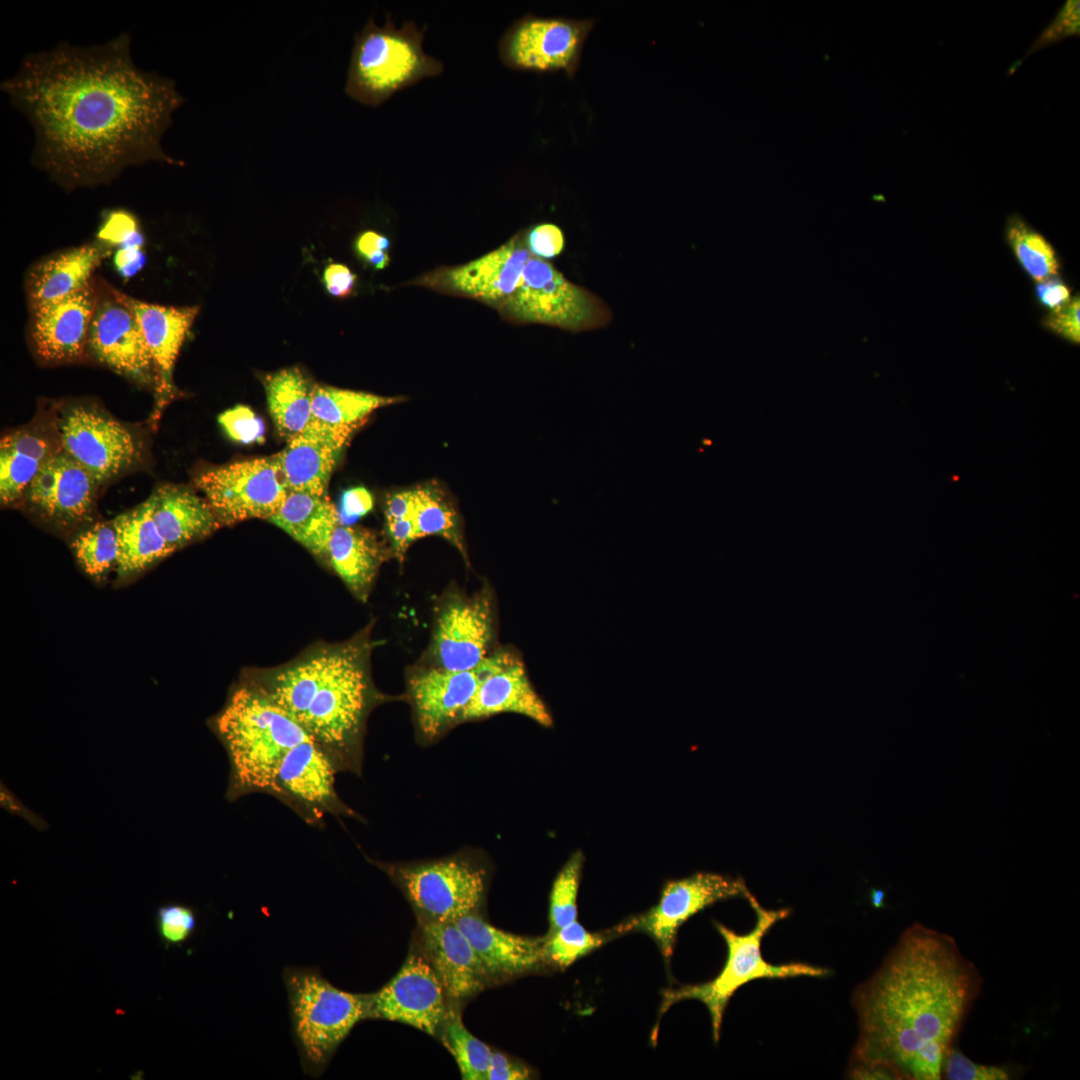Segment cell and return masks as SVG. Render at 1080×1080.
Returning <instances> with one entry per match:
<instances>
[{
    "label": "cell",
    "instance_id": "6da1fadb",
    "mask_svg": "<svg viewBox=\"0 0 1080 1080\" xmlns=\"http://www.w3.org/2000/svg\"><path fill=\"white\" fill-rule=\"evenodd\" d=\"M1 89L34 129L33 163L67 190L150 161L183 165L161 142L184 98L173 80L134 63L128 34L28 54Z\"/></svg>",
    "mask_w": 1080,
    "mask_h": 1080
},
{
    "label": "cell",
    "instance_id": "7a4b0ae2",
    "mask_svg": "<svg viewBox=\"0 0 1080 1080\" xmlns=\"http://www.w3.org/2000/svg\"><path fill=\"white\" fill-rule=\"evenodd\" d=\"M982 982L952 936L912 924L853 993L858 1037L851 1067L879 1079H942Z\"/></svg>",
    "mask_w": 1080,
    "mask_h": 1080
},
{
    "label": "cell",
    "instance_id": "3957f363",
    "mask_svg": "<svg viewBox=\"0 0 1080 1080\" xmlns=\"http://www.w3.org/2000/svg\"><path fill=\"white\" fill-rule=\"evenodd\" d=\"M366 629L342 644L310 651L292 664L249 681L293 718L339 772L360 775L371 711L395 699L375 687Z\"/></svg>",
    "mask_w": 1080,
    "mask_h": 1080
},
{
    "label": "cell",
    "instance_id": "277c9868",
    "mask_svg": "<svg viewBox=\"0 0 1080 1080\" xmlns=\"http://www.w3.org/2000/svg\"><path fill=\"white\" fill-rule=\"evenodd\" d=\"M213 728L230 766L226 797L267 794L278 768L298 743L311 739L282 708L249 682L237 687Z\"/></svg>",
    "mask_w": 1080,
    "mask_h": 1080
},
{
    "label": "cell",
    "instance_id": "5b68a950",
    "mask_svg": "<svg viewBox=\"0 0 1080 1080\" xmlns=\"http://www.w3.org/2000/svg\"><path fill=\"white\" fill-rule=\"evenodd\" d=\"M424 29L414 21L396 27L390 15L383 26L369 18L354 37L345 93L378 106L395 92L443 71V63L425 53Z\"/></svg>",
    "mask_w": 1080,
    "mask_h": 1080
},
{
    "label": "cell",
    "instance_id": "8992f818",
    "mask_svg": "<svg viewBox=\"0 0 1080 1080\" xmlns=\"http://www.w3.org/2000/svg\"><path fill=\"white\" fill-rule=\"evenodd\" d=\"M284 982L303 1069L318 1076L353 1027L369 1019L370 994L340 990L305 968H287Z\"/></svg>",
    "mask_w": 1080,
    "mask_h": 1080
},
{
    "label": "cell",
    "instance_id": "52a82bcc",
    "mask_svg": "<svg viewBox=\"0 0 1080 1080\" xmlns=\"http://www.w3.org/2000/svg\"><path fill=\"white\" fill-rule=\"evenodd\" d=\"M748 901L755 912L756 922L747 934H737L723 924L715 922V927L727 947L726 961L719 974L702 984L666 991L662 1003L661 1011L663 1012L670 1005L684 999L702 1002L710 1014L715 1042L720 1037L725 1008L733 994L743 985L758 979L821 977L828 973L827 969L801 962L776 965L766 961L761 949L762 940L778 921L788 916L789 910L766 909L753 895Z\"/></svg>",
    "mask_w": 1080,
    "mask_h": 1080
},
{
    "label": "cell",
    "instance_id": "ba28073f",
    "mask_svg": "<svg viewBox=\"0 0 1080 1080\" xmlns=\"http://www.w3.org/2000/svg\"><path fill=\"white\" fill-rule=\"evenodd\" d=\"M498 312L514 324H543L576 333L605 327L612 320V311L600 297L533 255Z\"/></svg>",
    "mask_w": 1080,
    "mask_h": 1080
},
{
    "label": "cell",
    "instance_id": "9c48e42d",
    "mask_svg": "<svg viewBox=\"0 0 1080 1080\" xmlns=\"http://www.w3.org/2000/svg\"><path fill=\"white\" fill-rule=\"evenodd\" d=\"M372 863L387 873L424 919L453 922L476 911L485 896L488 871L465 854L414 863Z\"/></svg>",
    "mask_w": 1080,
    "mask_h": 1080
},
{
    "label": "cell",
    "instance_id": "30bf717a",
    "mask_svg": "<svg viewBox=\"0 0 1080 1080\" xmlns=\"http://www.w3.org/2000/svg\"><path fill=\"white\" fill-rule=\"evenodd\" d=\"M494 608L487 585L470 595L456 588L447 591L438 601L420 664L451 671L477 667L497 648Z\"/></svg>",
    "mask_w": 1080,
    "mask_h": 1080
},
{
    "label": "cell",
    "instance_id": "8fae6325",
    "mask_svg": "<svg viewBox=\"0 0 1080 1080\" xmlns=\"http://www.w3.org/2000/svg\"><path fill=\"white\" fill-rule=\"evenodd\" d=\"M516 652L496 648L477 667L451 671L418 664L406 678V698L411 705L417 738L425 744L437 741L460 724L461 716L480 683Z\"/></svg>",
    "mask_w": 1080,
    "mask_h": 1080
},
{
    "label": "cell",
    "instance_id": "7c38bea8",
    "mask_svg": "<svg viewBox=\"0 0 1080 1080\" xmlns=\"http://www.w3.org/2000/svg\"><path fill=\"white\" fill-rule=\"evenodd\" d=\"M221 525L269 519L290 492L277 455L234 462L195 479Z\"/></svg>",
    "mask_w": 1080,
    "mask_h": 1080
},
{
    "label": "cell",
    "instance_id": "4fadbf2b",
    "mask_svg": "<svg viewBox=\"0 0 1080 1080\" xmlns=\"http://www.w3.org/2000/svg\"><path fill=\"white\" fill-rule=\"evenodd\" d=\"M594 19L539 17L525 14L515 20L499 41V57L518 70L564 71L572 77L580 64L584 43Z\"/></svg>",
    "mask_w": 1080,
    "mask_h": 1080
},
{
    "label": "cell",
    "instance_id": "5bb4252c",
    "mask_svg": "<svg viewBox=\"0 0 1080 1080\" xmlns=\"http://www.w3.org/2000/svg\"><path fill=\"white\" fill-rule=\"evenodd\" d=\"M752 896L742 878L699 872L668 882L658 903L647 912L615 927L618 933L636 931L649 935L663 957L673 954L678 929L706 907L729 898Z\"/></svg>",
    "mask_w": 1080,
    "mask_h": 1080
},
{
    "label": "cell",
    "instance_id": "9a60e30c",
    "mask_svg": "<svg viewBox=\"0 0 1080 1080\" xmlns=\"http://www.w3.org/2000/svg\"><path fill=\"white\" fill-rule=\"evenodd\" d=\"M337 772L325 751L312 739H307L290 749L283 758L267 794L280 800L312 826L321 825L326 815L360 819L337 794Z\"/></svg>",
    "mask_w": 1080,
    "mask_h": 1080
},
{
    "label": "cell",
    "instance_id": "2e32d148",
    "mask_svg": "<svg viewBox=\"0 0 1080 1080\" xmlns=\"http://www.w3.org/2000/svg\"><path fill=\"white\" fill-rule=\"evenodd\" d=\"M531 256L523 229L475 260L439 267L413 283L440 293L471 298L498 311L513 294Z\"/></svg>",
    "mask_w": 1080,
    "mask_h": 1080
},
{
    "label": "cell",
    "instance_id": "e0dca14e",
    "mask_svg": "<svg viewBox=\"0 0 1080 1080\" xmlns=\"http://www.w3.org/2000/svg\"><path fill=\"white\" fill-rule=\"evenodd\" d=\"M59 435L62 450L99 484L129 469L140 456L131 431L92 407L67 408L59 422Z\"/></svg>",
    "mask_w": 1080,
    "mask_h": 1080
},
{
    "label": "cell",
    "instance_id": "ac0fdd59",
    "mask_svg": "<svg viewBox=\"0 0 1080 1080\" xmlns=\"http://www.w3.org/2000/svg\"><path fill=\"white\" fill-rule=\"evenodd\" d=\"M445 996L426 956L412 953L387 984L370 994L369 1018L404 1023L436 1036L447 1014Z\"/></svg>",
    "mask_w": 1080,
    "mask_h": 1080
},
{
    "label": "cell",
    "instance_id": "d6986e66",
    "mask_svg": "<svg viewBox=\"0 0 1080 1080\" xmlns=\"http://www.w3.org/2000/svg\"><path fill=\"white\" fill-rule=\"evenodd\" d=\"M88 349L102 364L145 386L155 385L153 361L138 321L121 292L98 290Z\"/></svg>",
    "mask_w": 1080,
    "mask_h": 1080
},
{
    "label": "cell",
    "instance_id": "ffe728a7",
    "mask_svg": "<svg viewBox=\"0 0 1080 1080\" xmlns=\"http://www.w3.org/2000/svg\"><path fill=\"white\" fill-rule=\"evenodd\" d=\"M99 485L61 449L42 465L23 497L45 522L68 530L89 521Z\"/></svg>",
    "mask_w": 1080,
    "mask_h": 1080
},
{
    "label": "cell",
    "instance_id": "44dd1931",
    "mask_svg": "<svg viewBox=\"0 0 1080 1080\" xmlns=\"http://www.w3.org/2000/svg\"><path fill=\"white\" fill-rule=\"evenodd\" d=\"M97 298L91 282L64 299L31 308L30 337L41 360L67 363L83 357Z\"/></svg>",
    "mask_w": 1080,
    "mask_h": 1080
},
{
    "label": "cell",
    "instance_id": "7402d4cb",
    "mask_svg": "<svg viewBox=\"0 0 1080 1080\" xmlns=\"http://www.w3.org/2000/svg\"><path fill=\"white\" fill-rule=\"evenodd\" d=\"M360 425L336 426L312 419L289 439L276 454L289 491L326 495L333 469Z\"/></svg>",
    "mask_w": 1080,
    "mask_h": 1080
},
{
    "label": "cell",
    "instance_id": "603a6c76",
    "mask_svg": "<svg viewBox=\"0 0 1080 1080\" xmlns=\"http://www.w3.org/2000/svg\"><path fill=\"white\" fill-rule=\"evenodd\" d=\"M121 297L134 313L150 352L156 378L157 409H162L174 395V364L199 307L152 304L123 293Z\"/></svg>",
    "mask_w": 1080,
    "mask_h": 1080
},
{
    "label": "cell",
    "instance_id": "cb8c5ba5",
    "mask_svg": "<svg viewBox=\"0 0 1080 1080\" xmlns=\"http://www.w3.org/2000/svg\"><path fill=\"white\" fill-rule=\"evenodd\" d=\"M418 918L424 955L446 996L460 1000L481 991L490 976L458 926L454 922Z\"/></svg>",
    "mask_w": 1080,
    "mask_h": 1080
},
{
    "label": "cell",
    "instance_id": "d4e9b609",
    "mask_svg": "<svg viewBox=\"0 0 1080 1080\" xmlns=\"http://www.w3.org/2000/svg\"><path fill=\"white\" fill-rule=\"evenodd\" d=\"M501 713H516L543 727L553 726L552 714L531 683L524 661L517 651L480 683L461 716L460 724Z\"/></svg>",
    "mask_w": 1080,
    "mask_h": 1080
},
{
    "label": "cell",
    "instance_id": "484cf974",
    "mask_svg": "<svg viewBox=\"0 0 1080 1080\" xmlns=\"http://www.w3.org/2000/svg\"><path fill=\"white\" fill-rule=\"evenodd\" d=\"M453 922L467 937L489 976H514L544 963V938L505 932L484 921L475 911Z\"/></svg>",
    "mask_w": 1080,
    "mask_h": 1080
},
{
    "label": "cell",
    "instance_id": "4316f807",
    "mask_svg": "<svg viewBox=\"0 0 1080 1080\" xmlns=\"http://www.w3.org/2000/svg\"><path fill=\"white\" fill-rule=\"evenodd\" d=\"M101 243L73 247L49 256L28 274L30 308L64 299L92 282V273L108 250Z\"/></svg>",
    "mask_w": 1080,
    "mask_h": 1080
},
{
    "label": "cell",
    "instance_id": "83f0119b",
    "mask_svg": "<svg viewBox=\"0 0 1080 1080\" xmlns=\"http://www.w3.org/2000/svg\"><path fill=\"white\" fill-rule=\"evenodd\" d=\"M386 557L387 550L373 532L340 523L331 535L326 558L350 592L365 602Z\"/></svg>",
    "mask_w": 1080,
    "mask_h": 1080
},
{
    "label": "cell",
    "instance_id": "f1b7e54d",
    "mask_svg": "<svg viewBox=\"0 0 1080 1080\" xmlns=\"http://www.w3.org/2000/svg\"><path fill=\"white\" fill-rule=\"evenodd\" d=\"M152 496L155 503L154 521L174 551L212 534L222 526L207 500L186 488L164 485Z\"/></svg>",
    "mask_w": 1080,
    "mask_h": 1080
},
{
    "label": "cell",
    "instance_id": "f546056e",
    "mask_svg": "<svg viewBox=\"0 0 1080 1080\" xmlns=\"http://www.w3.org/2000/svg\"><path fill=\"white\" fill-rule=\"evenodd\" d=\"M316 557H327L335 528L342 523L336 506L326 495L290 491L279 510L268 519Z\"/></svg>",
    "mask_w": 1080,
    "mask_h": 1080
},
{
    "label": "cell",
    "instance_id": "4dcf8cb0",
    "mask_svg": "<svg viewBox=\"0 0 1080 1080\" xmlns=\"http://www.w3.org/2000/svg\"><path fill=\"white\" fill-rule=\"evenodd\" d=\"M154 498L126 511L112 520L118 537L117 575L134 577L174 550L160 534L153 518Z\"/></svg>",
    "mask_w": 1080,
    "mask_h": 1080
},
{
    "label": "cell",
    "instance_id": "1f68e13d",
    "mask_svg": "<svg viewBox=\"0 0 1080 1080\" xmlns=\"http://www.w3.org/2000/svg\"><path fill=\"white\" fill-rule=\"evenodd\" d=\"M62 447L55 448L36 432L9 433L0 444V500L12 504L24 493L42 465Z\"/></svg>",
    "mask_w": 1080,
    "mask_h": 1080
},
{
    "label": "cell",
    "instance_id": "d6a6232c",
    "mask_svg": "<svg viewBox=\"0 0 1080 1080\" xmlns=\"http://www.w3.org/2000/svg\"><path fill=\"white\" fill-rule=\"evenodd\" d=\"M262 382L271 418L288 441L312 420V386L298 367L267 374Z\"/></svg>",
    "mask_w": 1080,
    "mask_h": 1080
},
{
    "label": "cell",
    "instance_id": "836d02e7",
    "mask_svg": "<svg viewBox=\"0 0 1080 1080\" xmlns=\"http://www.w3.org/2000/svg\"><path fill=\"white\" fill-rule=\"evenodd\" d=\"M413 523L417 539L438 536L454 546L469 564L462 532V522L454 505L443 490L428 484L413 489Z\"/></svg>",
    "mask_w": 1080,
    "mask_h": 1080
},
{
    "label": "cell",
    "instance_id": "e575fe53",
    "mask_svg": "<svg viewBox=\"0 0 1080 1080\" xmlns=\"http://www.w3.org/2000/svg\"><path fill=\"white\" fill-rule=\"evenodd\" d=\"M403 399L314 384L312 419L336 426L362 424L376 409Z\"/></svg>",
    "mask_w": 1080,
    "mask_h": 1080
},
{
    "label": "cell",
    "instance_id": "d590c367",
    "mask_svg": "<svg viewBox=\"0 0 1080 1080\" xmlns=\"http://www.w3.org/2000/svg\"><path fill=\"white\" fill-rule=\"evenodd\" d=\"M1005 239L1025 273L1035 282L1059 276V258L1047 238L1015 212L1005 224Z\"/></svg>",
    "mask_w": 1080,
    "mask_h": 1080
},
{
    "label": "cell",
    "instance_id": "8d00e7d4",
    "mask_svg": "<svg viewBox=\"0 0 1080 1080\" xmlns=\"http://www.w3.org/2000/svg\"><path fill=\"white\" fill-rule=\"evenodd\" d=\"M443 1043L453 1055L464 1080H486L492 1050L471 1034L458 1011L447 1010L443 1023Z\"/></svg>",
    "mask_w": 1080,
    "mask_h": 1080
},
{
    "label": "cell",
    "instance_id": "74e56055",
    "mask_svg": "<svg viewBox=\"0 0 1080 1080\" xmlns=\"http://www.w3.org/2000/svg\"><path fill=\"white\" fill-rule=\"evenodd\" d=\"M71 548L80 567L95 580H102L117 567L119 544L112 521L84 529L72 540Z\"/></svg>",
    "mask_w": 1080,
    "mask_h": 1080
},
{
    "label": "cell",
    "instance_id": "f35d334b",
    "mask_svg": "<svg viewBox=\"0 0 1080 1080\" xmlns=\"http://www.w3.org/2000/svg\"><path fill=\"white\" fill-rule=\"evenodd\" d=\"M616 934L614 929L606 933L589 932L576 920L544 937V962L566 968Z\"/></svg>",
    "mask_w": 1080,
    "mask_h": 1080
},
{
    "label": "cell",
    "instance_id": "ab89813d",
    "mask_svg": "<svg viewBox=\"0 0 1080 1080\" xmlns=\"http://www.w3.org/2000/svg\"><path fill=\"white\" fill-rule=\"evenodd\" d=\"M584 863L581 851L574 852L556 876L549 897V933L577 920V896Z\"/></svg>",
    "mask_w": 1080,
    "mask_h": 1080
},
{
    "label": "cell",
    "instance_id": "60d3db41",
    "mask_svg": "<svg viewBox=\"0 0 1080 1080\" xmlns=\"http://www.w3.org/2000/svg\"><path fill=\"white\" fill-rule=\"evenodd\" d=\"M948 1080H1007L1008 1071L995 1065L979 1064L968 1058L954 1046L942 1065V1079Z\"/></svg>",
    "mask_w": 1080,
    "mask_h": 1080
},
{
    "label": "cell",
    "instance_id": "b9f144b4",
    "mask_svg": "<svg viewBox=\"0 0 1080 1080\" xmlns=\"http://www.w3.org/2000/svg\"><path fill=\"white\" fill-rule=\"evenodd\" d=\"M157 928L166 943L181 944L196 928L195 911L181 904L163 905L157 910Z\"/></svg>",
    "mask_w": 1080,
    "mask_h": 1080
},
{
    "label": "cell",
    "instance_id": "7bdbcfd3",
    "mask_svg": "<svg viewBox=\"0 0 1080 1080\" xmlns=\"http://www.w3.org/2000/svg\"><path fill=\"white\" fill-rule=\"evenodd\" d=\"M218 422L236 442L250 444L264 439L262 420L247 406L238 405L226 410L219 415Z\"/></svg>",
    "mask_w": 1080,
    "mask_h": 1080
},
{
    "label": "cell",
    "instance_id": "ee69618b",
    "mask_svg": "<svg viewBox=\"0 0 1080 1080\" xmlns=\"http://www.w3.org/2000/svg\"><path fill=\"white\" fill-rule=\"evenodd\" d=\"M1077 0H1068L1058 11L1056 17L1042 31L1038 38L1028 49L1026 56L1053 45L1070 36H1079L1080 33V5Z\"/></svg>",
    "mask_w": 1080,
    "mask_h": 1080
},
{
    "label": "cell",
    "instance_id": "f6af8a7d",
    "mask_svg": "<svg viewBox=\"0 0 1080 1080\" xmlns=\"http://www.w3.org/2000/svg\"><path fill=\"white\" fill-rule=\"evenodd\" d=\"M136 217L126 210L109 211L100 226L98 237L103 244L140 246L142 236Z\"/></svg>",
    "mask_w": 1080,
    "mask_h": 1080
},
{
    "label": "cell",
    "instance_id": "bcb514c9",
    "mask_svg": "<svg viewBox=\"0 0 1080 1080\" xmlns=\"http://www.w3.org/2000/svg\"><path fill=\"white\" fill-rule=\"evenodd\" d=\"M525 243L531 255L552 259L561 254L565 246L562 229L554 223L543 222L524 229Z\"/></svg>",
    "mask_w": 1080,
    "mask_h": 1080
},
{
    "label": "cell",
    "instance_id": "7dc6e473",
    "mask_svg": "<svg viewBox=\"0 0 1080 1080\" xmlns=\"http://www.w3.org/2000/svg\"><path fill=\"white\" fill-rule=\"evenodd\" d=\"M1043 326L1063 339L1078 344L1080 341V299L1073 296L1071 301L1055 312H1049L1043 320Z\"/></svg>",
    "mask_w": 1080,
    "mask_h": 1080
},
{
    "label": "cell",
    "instance_id": "c3c4849f",
    "mask_svg": "<svg viewBox=\"0 0 1080 1080\" xmlns=\"http://www.w3.org/2000/svg\"><path fill=\"white\" fill-rule=\"evenodd\" d=\"M355 247L358 254L373 268L384 269L388 266L390 258L387 251L390 241L386 236L374 230H365L358 235Z\"/></svg>",
    "mask_w": 1080,
    "mask_h": 1080
},
{
    "label": "cell",
    "instance_id": "681fc988",
    "mask_svg": "<svg viewBox=\"0 0 1080 1080\" xmlns=\"http://www.w3.org/2000/svg\"><path fill=\"white\" fill-rule=\"evenodd\" d=\"M1035 295L1049 312L1060 310L1073 298L1070 287L1059 276L1036 282Z\"/></svg>",
    "mask_w": 1080,
    "mask_h": 1080
},
{
    "label": "cell",
    "instance_id": "f907efd6",
    "mask_svg": "<svg viewBox=\"0 0 1080 1080\" xmlns=\"http://www.w3.org/2000/svg\"><path fill=\"white\" fill-rule=\"evenodd\" d=\"M357 276L344 264L330 263L323 273V282L327 292L335 297L344 298L354 290Z\"/></svg>",
    "mask_w": 1080,
    "mask_h": 1080
},
{
    "label": "cell",
    "instance_id": "816d5d0a",
    "mask_svg": "<svg viewBox=\"0 0 1080 1080\" xmlns=\"http://www.w3.org/2000/svg\"><path fill=\"white\" fill-rule=\"evenodd\" d=\"M387 533L391 542V552L399 561L403 562L410 545L417 540L413 518H404L386 523Z\"/></svg>",
    "mask_w": 1080,
    "mask_h": 1080
},
{
    "label": "cell",
    "instance_id": "f5cc1de1",
    "mask_svg": "<svg viewBox=\"0 0 1080 1080\" xmlns=\"http://www.w3.org/2000/svg\"><path fill=\"white\" fill-rule=\"evenodd\" d=\"M373 506V496L366 488H350L342 494L341 513L339 512L341 521L360 518L370 512Z\"/></svg>",
    "mask_w": 1080,
    "mask_h": 1080
},
{
    "label": "cell",
    "instance_id": "db71d44e",
    "mask_svg": "<svg viewBox=\"0 0 1080 1080\" xmlns=\"http://www.w3.org/2000/svg\"><path fill=\"white\" fill-rule=\"evenodd\" d=\"M530 1076V1069L523 1063L512 1060L501 1052L492 1051L488 1080H523Z\"/></svg>",
    "mask_w": 1080,
    "mask_h": 1080
},
{
    "label": "cell",
    "instance_id": "11a10c76",
    "mask_svg": "<svg viewBox=\"0 0 1080 1080\" xmlns=\"http://www.w3.org/2000/svg\"><path fill=\"white\" fill-rule=\"evenodd\" d=\"M0 806L10 814L21 817L38 831L49 828L47 821L29 809L3 782L0 783Z\"/></svg>",
    "mask_w": 1080,
    "mask_h": 1080
},
{
    "label": "cell",
    "instance_id": "9f6ffc18",
    "mask_svg": "<svg viewBox=\"0 0 1080 1080\" xmlns=\"http://www.w3.org/2000/svg\"><path fill=\"white\" fill-rule=\"evenodd\" d=\"M414 493L413 489L393 493L387 497L385 504L386 523L413 516Z\"/></svg>",
    "mask_w": 1080,
    "mask_h": 1080
},
{
    "label": "cell",
    "instance_id": "6f0895ef",
    "mask_svg": "<svg viewBox=\"0 0 1080 1080\" xmlns=\"http://www.w3.org/2000/svg\"><path fill=\"white\" fill-rule=\"evenodd\" d=\"M140 246H128L123 247L118 252L116 257V264L123 274H133L140 266L142 261V255L139 251Z\"/></svg>",
    "mask_w": 1080,
    "mask_h": 1080
},
{
    "label": "cell",
    "instance_id": "680465c9",
    "mask_svg": "<svg viewBox=\"0 0 1080 1080\" xmlns=\"http://www.w3.org/2000/svg\"><path fill=\"white\" fill-rule=\"evenodd\" d=\"M885 892L881 889H871L870 898L872 905L876 908L884 906Z\"/></svg>",
    "mask_w": 1080,
    "mask_h": 1080
}]
</instances>
